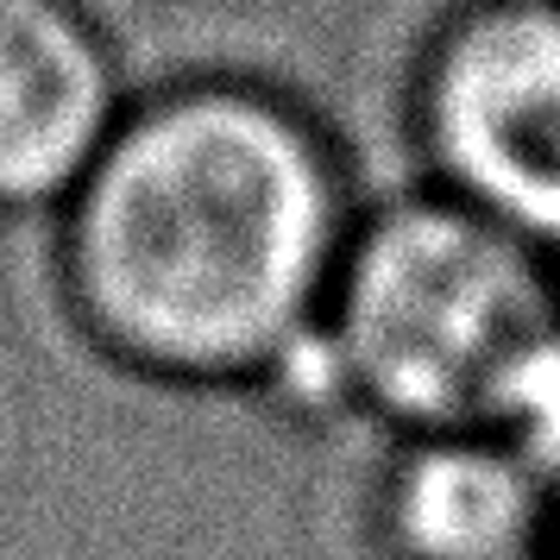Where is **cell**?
I'll return each instance as SVG.
<instances>
[{
	"label": "cell",
	"instance_id": "4",
	"mask_svg": "<svg viewBox=\"0 0 560 560\" xmlns=\"http://www.w3.org/2000/svg\"><path fill=\"white\" fill-rule=\"evenodd\" d=\"M139 82L107 7L0 0V214L57 221Z\"/></svg>",
	"mask_w": 560,
	"mask_h": 560
},
{
	"label": "cell",
	"instance_id": "3",
	"mask_svg": "<svg viewBox=\"0 0 560 560\" xmlns=\"http://www.w3.org/2000/svg\"><path fill=\"white\" fill-rule=\"evenodd\" d=\"M390 114L409 183L560 265V0H434Z\"/></svg>",
	"mask_w": 560,
	"mask_h": 560
},
{
	"label": "cell",
	"instance_id": "2",
	"mask_svg": "<svg viewBox=\"0 0 560 560\" xmlns=\"http://www.w3.org/2000/svg\"><path fill=\"white\" fill-rule=\"evenodd\" d=\"M560 315V265L422 183L372 189L278 416L365 441L498 422Z\"/></svg>",
	"mask_w": 560,
	"mask_h": 560
},
{
	"label": "cell",
	"instance_id": "5",
	"mask_svg": "<svg viewBox=\"0 0 560 560\" xmlns=\"http://www.w3.org/2000/svg\"><path fill=\"white\" fill-rule=\"evenodd\" d=\"M365 560H560V491L498 422L372 441Z\"/></svg>",
	"mask_w": 560,
	"mask_h": 560
},
{
	"label": "cell",
	"instance_id": "6",
	"mask_svg": "<svg viewBox=\"0 0 560 560\" xmlns=\"http://www.w3.org/2000/svg\"><path fill=\"white\" fill-rule=\"evenodd\" d=\"M498 429L560 491V315L541 328L529 359L516 365V378L504 390V409H498Z\"/></svg>",
	"mask_w": 560,
	"mask_h": 560
},
{
	"label": "cell",
	"instance_id": "1",
	"mask_svg": "<svg viewBox=\"0 0 560 560\" xmlns=\"http://www.w3.org/2000/svg\"><path fill=\"white\" fill-rule=\"evenodd\" d=\"M372 183L328 107L265 63L145 77L51 221L57 303L107 372L278 409Z\"/></svg>",
	"mask_w": 560,
	"mask_h": 560
}]
</instances>
